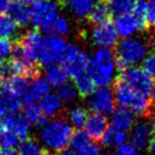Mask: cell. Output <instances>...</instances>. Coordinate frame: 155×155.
<instances>
[{
	"instance_id": "obj_1",
	"label": "cell",
	"mask_w": 155,
	"mask_h": 155,
	"mask_svg": "<svg viewBox=\"0 0 155 155\" xmlns=\"http://www.w3.org/2000/svg\"><path fill=\"white\" fill-rule=\"evenodd\" d=\"M73 131V127L68 123L65 112V114L54 117L43 125L39 132V140L45 146V150L56 155L67 149Z\"/></svg>"
},
{
	"instance_id": "obj_2",
	"label": "cell",
	"mask_w": 155,
	"mask_h": 155,
	"mask_svg": "<svg viewBox=\"0 0 155 155\" xmlns=\"http://www.w3.org/2000/svg\"><path fill=\"white\" fill-rule=\"evenodd\" d=\"M114 96L120 107L127 108L134 115L141 116L151 110L149 98L131 88L119 75L114 81Z\"/></svg>"
},
{
	"instance_id": "obj_3",
	"label": "cell",
	"mask_w": 155,
	"mask_h": 155,
	"mask_svg": "<svg viewBox=\"0 0 155 155\" xmlns=\"http://www.w3.org/2000/svg\"><path fill=\"white\" fill-rule=\"evenodd\" d=\"M148 55V46L144 41L135 37L123 38L116 45V67L118 70L134 67L141 63Z\"/></svg>"
},
{
	"instance_id": "obj_4",
	"label": "cell",
	"mask_w": 155,
	"mask_h": 155,
	"mask_svg": "<svg viewBox=\"0 0 155 155\" xmlns=\"http://www.w3.org/2000/svg\"><path fill=\"white\" fill-rule=\"evenodd\" d=\"M67 43L63 37L47 34L43 37L38 51V62L41 66H51L58 62L67 48Z\"/></svg>"
},
{
	"instance_id": "obj_5",
	"label": "cell",
	"mask_w": 155,
	"mask_h": 155,
	"mask_svg": "<svg viewBox=\"0 0 155 155\" xmlns=\"http://www.w3.org/2000/svg\"><path fill=\"white\" fill-rule=\"evenodd\" d=\"M31 11V21L36 30L47 32L54 20L58 17V5L53 1L34 2Z\"/></svg>"
},
{
	"instance_id": "obj_6",
	"label": "cell",
	"mask_w": 155,
	"mask_h": 155,
	"mask_svg": "<svg viewBox=\"0 0 155 155\" xmlns=\"http://www.w3.org/2000/svg\"><path fill=\"white\" fill-rule=\"evenodd\" d=\"M89 58L85 52L81 51L77 46L68 45L58 62V65H61L72 79V78L84 73Z\"/></svg>"
},
{
	"instance_id": "obj_7",
	"label": "cell",
	"mask_w": 155,
	"mask_h": 155,
	"mask_svg": "<svg viewBox=\"0 0 155 155\" xmlns=\"http://www.w3.org/2000/svg\"><path fill=\"white\" fill-rule=\"evenodd\" d=\"M119 77L135 91L149 97L153 85V79L140 67H130L121 71Z\"/></svg>"
},
{
	"instance_id": "obj_8",
	"label": "cell",
	"mask_w": 155,
	"mask_h": 155,
	"mask_svg": "<svg viewBox=\"0 0 155 155\" xmlns=\"http://www.w3.org/2000/svg\"><path fill=\"white\" fill-rule=\"evenodd\" d=\"M116 100L112 89L100 87L96 89L87 99V108L96 114H114Z\"/></svg>"
},
{
	"instance_id": "obj_9",
	"label": "cell",
	"mask_w": 155,
	"mask_h": 155,
	"mask_svg": "<svg viewBox=\"0 0 155 155\" xmlns=\"http://www.w3.org/2000/svg\"><path fill=\"white\" fill-rule=\"evenodd\" d=\"M148 26L149 25L146 18L139 17L134 13L118 15L114 22V27L118 33V36H121L123 38L131 37L137 31L146 30Z\"/></svg>"
},
{
	"instance_id": "obj_10",
	"label": "cell",
	"mask_w": 155,
	"mask_h": 155,
	"mask_svg": "<svg viewBox=\"0 0 155 155\" xmlns=\"http://www.w3.org/2000/svg\"><path fill=\"white\" fill-rule=\"evenodd\" d=\"M91 41L100 48H112L118 43V33L110 21L98 25L91 32Z\"/></svg>"
},
{
	"instance_id": "obj_11",
	"label": "cell",
	"mask_w": 155,
	"mask_h": 155,
	"mask_svg": "<svg viewBox=\"0 0 155 155\" xmlns=\"http://www.w3.org/2000/svg\"><path fill=\"white\" fill-rule=\"evenodd\" d=\"M115 68H116V64L98 65L91 58H89L86 67V73L91 77L96 86L106 87L112 82Z\"/></svg>"
},
{
	"instance_id": "obj_12",
	"label": "cell",
	"mask_w": 155,
	"mask_h": 155,
	"mask_svg": "<svg viewBox=\"0 0 155 155\" xmlns=\"http://www.w3.org/2000/svg\"><path fill=\"white\" fill-rule=\"evenodd\" d=\"M84 127L86 130V134L91 140L96 142H101L102 137L105 134L106 130L108 129L107 117L105 115L93 113L88 115Z\"/></svg>"
},
{
	"instance_id": "obj_13",
	"label": "cell",
	"mask_w": 155,
	"mask_h": 155,
	"mask_svg": "<svg viewBox=\"0 0 155 155\" xmlns=\"http://www.w3.org/2000/svg\"><path fill=\"white\" fill-rule=\"evenodd\" d=\"M5 131H10L18 137L20 141L29 137L31 123L22 115H11L3 118Z\"/></svg>"
},
{
	"instance_id": "obj_14",
	"label": "cell",
	"mask_w": 155,
	"mask_h": 155,
	"mask_svg": "<svg viewBox=\"0 0 155 155\" xmlns=\"http://www.w3.org/2000/svg\"><path fill=\"white\" fill-rule=\"evenodd\" d=\"M152 133V127L148 123L139 122L137 124H134V127H132V133L130 135L131 144L137 150H143L150 144Z\"/></svg>"
},
{
	"instance_id": "obj_15",
	"label": "cell",
	"mask_w": 155,
	"mask_h": 155,
	"mask_svg": "<svg viewBox=\"0 0 155 155\" xmlns=\"http://www.w3.org/2000/svg\"><path fill=\"white\" fill-rule=\"evenodd\" d=\"M39 107L47 118H54L56 116L65 114L66 112L62 100L55 94H48L44 98H41Z\"/></svg>"
},
{
	"instance_id": "obj_16",
	"label": "cell",
	"mask_w": 155,
	"mask_h": 155,
	"mask_svg": "<svg viewBox=\"0 0 155 155\" xmlns=\"http://www.w3.org/2000/svg\"><path fill=\"white\" fill-rule=\"evenodd\" d=\"M22 100L10 91L7 83H3V85L0 88V106L7 113H10L11 115H16L20 110Z\"/></svg>"
},
{
	"instance_id": "obj_17",
	"label": "cell",
	"mask_w": 155,
	"mask_h": 155,
	"mask_svg": "<svg viewBox=\"0 0 155 155\" xmlns=\"http://www.w3.org/2000/svg\"><path fill=\"white\" fill-rule=\"evenodd\" d=\"M135 123V115L127 108L119 107L115 110L112 118V127L127 133L132 130Z\"/></svg>"
},
{
	"instance_id": "obj_18",
	"label": "cell",
	"mask_w": 155,
	"mask_h": 155,
	"mask_svg": "<svg viewBox=\"0 0 155 155\" xmlns=\"http://www.w3.org/2000/svg\"><path fill=\"white\" fill-rule=\"evenodd\" d=\"M50 91V85L47 82V80H44L41 78L35 79L30 83L28 93L25 98L24 101L26 103H31V102H36L37 100H41L46 95H48Z\"/></svg>"
},
{
	"instance_id": "obj_19",
	"label": "cell",
	"mask_w": 155,
	"mask_h": 155,
	"mask_svg": "<svg viewBox=\"0 0 155 155\" xmlns=\"http://www.w3.org/2000/svg\"><path fill=\"white\" fill-rule=\"evenodd\" d=\"M110 16H112V12H110L108 5L104 2V0H101L94 5L91 13L87 16V19L91 25L98 26V25L110 21Z\"/></svg>"
},
{
	"instance_id": "obj_20",
	"label": "cell",
	"mask_w": 155,
	"mask_h": 155,
	"mask_svg": "<svg viewBox=\"0 0 155 155\" xmlns=\"http://www.w3.org/2000/svg\"><path fill=\"white\" fill-rule=\"evenodd\" d=\"M8 12L10 17L19 27H26L31 21V11L27 5L12 2Z\"/></svg>"
},
{
	"instance_id": "obj_21",
	"label": "cell",
	"mask_w": 155,
	"mask_h": 155,
	"mask_svg": "<svg viewBox=\"0 0 155 155\" xmlns=\"http://www.w3.org/2000/svg\"><path fill=\"white\" fill-rule=\"evenodd\" d=\"M68 10L78 18H85L95 5V0H64Z\"/></svg>"
},
{
	"instance_id": "obj_22",
	"label": "cell",
	"mask_w": 155,
	"mask_h": 155,
	"mask_svg": "<svg viewBox=\"0 0 155 155\" xmlns=\"http://www.w3.org/2000/svg\"><path fill=\"white\" fill-rule=\"evenodd\" d=\"M72 81L78 91V95L81 99L89 97L96 91V84L87 73H82L78 77L72 78Z\"/></svg>"
},
{
	"instance_id": "obj_23",
	"label": "cell",
	"mask_w": 155,
	"mask_h": 155,
	"mask_svg": "<svg viewBox=\"0 0 155 155\" xmlns=\"http://www.w3.org/2000/svg\"><path fill=\"white\" fill-rule=\"evenodd\" d=\"M5 83L10 91L24 101L28 93L29 86H30V80L22 75H14L10 78L8 81H5Z\"/></svg>"
},
{
	"instance_id": "obj_24",
	"label": "cell",
	"mask_w": 155,
	"mask_h": 155,
	"mask_svg": "<svg viewBox=\"0 0 155 155\" xmlns=\"http://www.w3.org/2000/svg\"><path fill=\"white\" fill-rule=\"evenodd\" d=\"M46 78L49 85L58 87L65 84L68 80V73L61 65H51L46 71Z\"/></svg>"
},
{
	"instance_id": "obj_25",
	"label": "cell",
	"mask_w": 155,
	"mask_h": 155,
	"mask_svg": "<svg viewBox=\"0 0 155 155\" xmlns=\"http://www.w3.org/2000/svg\"><path fill=\"white\" fill-rule=\"evenodd\" d=\"M22 116L30 123L41 125V127H43L47 122V117L43 114L39 105H37L35 102H31V103L26 104V106L24 107Z\"/></svg>"
},
{
	"instance_id": "obj_26",
	"label": "cell",
	"mask_w": 155,
	"mask_h": 155,
	"mask_svg": "<svg viewBox=\"0 0 155 155\" xmlns=\"http://www.w3.org/2000/svg\"><path fill=\"white\" fill-rule=\"evenodd\" d=\"M127 140V133L110 127L106 130L101 139V143L106 148H115L124 143Z\"/></svg>"
},
{
	"instance_id": "obj_27",
	"label": "cell",
	"mask_w": 155,
	"mask_h": 155,
	"mask_svg": "<svg viewBox=\"0 0 155 155\" xmlns=\"http://www.w3.org/2000/svg\"><path fill=\"white\" fill-rule=\"evenodd\" d=\"M66 118L69 119L74 130H81L88 118V110L81 106H77L69 112H66Z\"/></svg>"
},
{
	"instance_id": "obj_28",
	"label": "cell",
	"mask_w": 155,
	"mask_h": 155,
	"mask_svg": "<svg viewBox=\"0 0 155 155\" xmlns=\"http://www.w3.org/2000/svg\"><path fill=\"white\" fill-rule=\"evenodd\" d=\"M17 27L18 26L9 15H5V14L0 15V37L1 38H14L16 41Z\"/></svg>"
},
{
	"instance_id": "obj_29",
	"label": "cell",
	"mask_w": 155,
	"mask_h": 155,
	"mask_svg": "<svg viewBox=\"0 0 155 155\" xmlns=\"http://www.w3.org/2000/svg\"><path fill=\"white\" fill-rule=\"evenodd\" d=\"M141 0H110L108 7L115 15H122V14L132 13L135 8L136 3Z\"/></svg>"
},
{
	"instance_id": "obj_30",
	"label": "cell",
	"mask_w": 155,
	"mask_h": 155,
	"mask_svg": "<svg viewBox=\"0 0 155 155\" xmlns=\"http://www.w3.org/2000/svg\"><path fill=\"white\" fill-rule=\"evenodd\" d=\"M44 149L41 148L39 143L34 137L29 136L27 139L20 141L19 155H41Z\"/></svg>"
},
{
	"instance_id": "obj_31",
	"label": "cell",
	"mask_w": 155,
	"mask_h": 155,
	"mask_svg": "<svg viewBox=\"0 0 155 155\" xmlns=\"http://www.w3.org/2000/svg\"><path fill=\"white\" fill-rule=\"evenodd\" d=\"M58 96L62 100V102L67 104H72L77 100V97L79 95H78V91L74 84L66 82L58 88Z\"/></svg>"
},
{
	"instance_id": "obj_32",
	"label": "cell",
	"mask_w": 155,
	"mask_h": 155,
	"mask_svg": "<svg viewBox=\"0 0 155 155\" xmlns=\"http://www.w3.org/2000/svg\"><path fill=\"white\" fill-rule=\"evenodd\" d=\"M89 143H91V138L88 137V135L85 132L81 131V130H74L73 131V134L70 139V144L72 149L79 151L84 147L88 146Z\"/></svg>"
},
{
	"instance_id": "obj_33",
	"label": "cell",
	"mask_w": 155,
	"mask_h": 155,
	"mask_svg": "<svg viewBox=\"0 0 155 155\" xmlns=\"http://www.w3.org/2000/svg\"><path fill=\"white\" fill-rule=\"evenodd\" d=\"M50 34L56 35V36H65L69 32V25L68 21L64 17H58L54 22L51 25L49 30L47 31Z\"/></svg>"
},
{
	"instance_id": "obj_34",
	"label": "cell",
	"mask_w": 155,
	"mask_h": 155,
	"mask_svg": "<svg viewBox=\"0 0 155 155\" xmlns=\"http://www.w3.org/2000/svg\"><path fill=\"white\" fill-rule=\"evenodd\" d=\"M20 140L14 133L5 131L0 134V146L3 148H14L19 143Z\"/></svg>"
},
{
	"instance_id": "obj_35",
	"label": "cell",
	"mask_w": 155,
	"mask_h": 155,
	"mask_svg": "<svg viewBox=\"0 0 155 155\" xmlns=\"http://www.w3.org/2000/svg\"><path fill=\"white\" fill-rule=\"evenodd\" d=\"M142 69L152 77L155 75V50L146 56L142 61Z\"/></svg>"
},
{
	"instance_id": "obj_36",
	"label": "cell",
	"mask_w": 155,
	"mask_h": 155,
	"mask_svg": "<svg viewBox=\"0 0 155 155\" xmlns=\"http://www.w3.org/2000/svg\"><path fill=\"white\" fill-rule=\"evenodd\" d=\"M12 49H13V43L11 39L0 37V58H7L12 53Z\"/></svg>"
},
{
	"instance_id": "obj_37",
	"label": "cell",
	"mask_w": 155,
	"mask_h": 155,
	"mask_svg": "<svg viewBox=\"0 0 155 155\" xmlns=\"http://www.w3.org/2000/svg\"><path fill=\"white\" fill-rule=\"evenodd\" d=\"M144 17L148 22V25H154L155 26V1L150 0L147 2L146 12H144Z\"/></svg>"
},
{
	"instance_id": "obj_38",
	"label": "cell",
	"mask_w": 155,
	"mask_h": 155,
	"mask_svg": "<svg viewBox=\"0 0 155 155\" xmlns=\"http://www.w3.org/2000/svg\"><path fill=\"white\" fill-rule=\"evenodd\" d=\"M118 155H140V153L131 143H123L118 147Z\"/></svg>"
},
{
	"instance_id": "obj_39",
	"label": "cell",
	"mask_w": 155,
	"mask_h": 155,
	"mask_svg": "<svg viewBox=\"0 0 155 155\" xmlns=\"http://www.w3.org/2000/svg\"><path fill=\"white\" fill-rule=\"evenodd\" d=\"M78 155H99L100 148L95 143H89L88 146L84 147L81 150L78 151Z\"/></svg>"
},
{
	"instance_id": "obj_40",
	"label": "cell",
	"mask_w": 155,
	"mask_h": 155,
	"mask_svg": "<svg viewBox=\"0 0 155 155\" xmlns=\"http://www.w3.org/2000/svg\"><path fill=\"white\" fill-rule=\"evenodd\" d=\"M11 3L10 0H0V15H3L9 11Z\"/></svg>"
},
{
	"instance_id": "obj_41",
	"label": "cell",
	"mask_w": 155,
	"mask_h": 155,
	"mask_svg": "<svg viewBox=\"0 0 155 155\" xmlns=\"http://www.w3.org/2000/svg\"><path fill=\"white\" fill-rule=\"evenodd\" d=\"M0 155H19V152L14 148H5L0 150Z\"/></svg>"
},
{
	"instance_id": "obj_42",
	"label": "cell",
	"mask_w": 155,
	"mask_h": 155,
	"mask_svg": "<svg viewBox=\"0 0 155 155\" xmlns=\"http://www.w3.org/2000/svg\"><path fill=\"white\" fill-rule=\"evenodd\" d=\"M149 150H150L151 155H155V137L152 138L149 144Z\"/></svg>"
},
{
	"instance_id": "obj_43",
	"label": "cell",
	"mask_w": 155,
	"mask_h": 155,
	"mask_svg": "<svg viewBox=\"0 0 155 155\" xmlns=\"http://www.w3.org/2000/svg\"><path fill=\"white\" fill-rule=\"evenodd\" d=\"M56 155H78V154H75L73 150H70V149H66V150L62 151V152L58 153V154H56Z\"/></svg>"
},
{
	"instance_id": "obj_44",
	"label": "cell",
	"mask_w": 155,
	"mask_h": 155,
	"mask_svg": "<svg viewBox=\"0 0 155 155\" xmlns=\"http://www.w3.org/2000/svg\"><path fill=\"white\" fill-rule=\"evenodd\" d=\"M33 1H35V0H14V2L20 3V5H31V3H33Z\"/></svg>"
},
{
	"instance_id": "obj_45",
	"label": "cell",
	"mask_w": 155,
	"mask_h": 155,
	"mask_svg": "<svg viewBox=\"0 0 155 155\" xmlns=\"http://www.w3.org/2000/svg\"><path fill=\"white\" fill-rule=\"evenodd\" d=\"M151 96H152V101L155 104V80H153L152 89H151Z\"/></svg>"
},
{
	"instance_id": "obj_46",
	"label": "cell",
	"mask_w": 155,
	"mask_h": 155,
	"mask_svg": "<svg viewBox=\"0 0 155 155\" xmlns=\"http://www.w3.org/2000/svg\"><path fill=\"white\" fill-rule=\"evenodd\" d=\"M41 155H53V154H51L50 152H48L47 150H45V149H44V151H43V153H41Z\"/></svg>"
},
{
	"instance_id": "obj_47",
	"label": "cell",
	"mask_w": 155,
	"mask_h": 155,
	"mask_svg": "<svg viewBox=\"0 0 155 155\" xmlns=\"http://www.w3.org/2000/svg\"><path fill=\"white\" fill-rule=\"evenodd\" d=\"M3 83H5V81H3L2 79L0 78V88H1V86H2V85H3Z\"/></svg>"
},
{
	"instance_id": "obj_48",
	"label": "cell",
	"mask_w": 155,
	"mask_h": 155,
	"mask_svg": "<svg viewBox=\"0 0 155 155\" xmlns=\"http://www.w3.org/2000/svg\"><path fill=\"white\" fill-rule=\"evenodd\" d=\"M41 1H49V0H35V2H41Z\"/></svg>"
},
{
	"instance_id": "obj_49",
	"label": "cell",
	"mask_w": 155,
	"mask_h": 155,
	"mask_svg": "<svg viewBox=\"0 0 155 155\" xmlns=\"http://www.w3.org/2000/svg\"><path fill=\"white\" fill-rule=\"evenodd\" d=\"M152 130H153V133H154V135H155V123H154V125H153Z\"/></svg>"
},
{
	"instance_id": "obj_50",
	"label": "cell",
	"mask_w": 155,
	"mask_h": 155,
	"mask_svg": "<svg viewBox=\"0 0 155 155\" xmlns=\"http://www.w3.org/2000/svg\"><path fill=\"white\" fill-rule=\"evenodd\" d=\"M2 58H0V66H1V65H2Z\"/></svg>"
},
{
	"instance_id": "obj_51",
	"label": "cell",
	"mask_w": 155,
	"mask_h": 155,
	"mask_svg": "<svg viewBox=\"0 0 155 155\" xmlns=\"http://www.w3.org/2000/svg\"><path fill=\"white\" fill-rule=\"evenodd\" d=\"M105 155H115L114 153H107V154H105Z\"/></svg>"
},
{
	"instance_id": "obj_52",
	"label": "cell",
	"mask_w": 155,
	"mask_h": 155,
	"mask_svg": "<svg viewBox=\"0 0 155 155\" xmlns=\"http://www.w3.org/2000/svg\"><path fill=\"white\" fill-rule=\"evenodd\" d=\"M0 150H1V146H0Z\"/></svg>"
},
{
	"instance_id": "obj_53",
	"label": "cell",
	"mask_w": 155,
	"mask_h": 155,
	"mask_svg": "<svg viewBox=\"0 0 155 155\" xmlns=\"http://www.w3.org/2000/svg\"><path fill=\"white\" fill-rule=\"evenodd\" d=\"M154 1H155V0H154Z\"/></svg>"
}]
</instances>
